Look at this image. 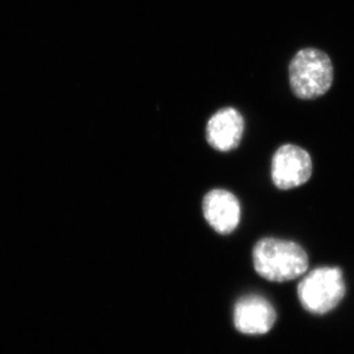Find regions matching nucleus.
<instances>
[{"label":"nucleus","mask_w":354,"mask_h":354,"mask_svg":"<svg viewBox=\"0 0 354 354\" xmlns=\"http://www.w3.org/2000/svg\"><path fill=\"white\" fill-rule=\"evenodd\" d=\"M252 261L258 275L277 283L298 279L308 268V256L301 245L275 237L254 244Z\"/></svg>","instance_id":"f257e3e1"},{"label":"nucleus","mask_w":354,"mask_h":354,"mask_svg":"<svg viewBox=\"0 0 354 354\" xmlns=\"http://www.w3.org/2000/svg\"><path fill=\"white\" fill-rule=\"evenodd\" d=\"M334 66L324 50L308 47L297 52L289 64V83L301 100H313L330 90Z\"/></svg>","instance_id":"f03ea898"},{"label":"nucleus","mask_w":354,"mask_h":354,"mask_svg":"<svg viewBox=\"0 0 354 354\" xmlns=\"http://www.w3.org/2000/svg\"><path fill=\"white\" fill-rule=\"evenodd\" d=\"M346 294L343 271L339 268H317L298 283V299L304 310L324 315L337 308Z\"/></svg>","instance_id":"7ed1b4c3"},{"label":"nucleus","mask_w":354,"mask_h":354,"mask_svg":"<svg viewBox=\"0 0 354 354\" xmlns=\"http://www.w3.org/2000/svg\"><path fill=\"white\" fill-rule=\"evenodd\" d=\"M312 171L311 155L296 145L281 146L272 158V181L282 191L299 187L308 183L312 177Z\"/></svg>","instance_id":"20e7f679"},{"label":"nucleus","mask_w":354,"mask_h":354,"mask_svg":"<svg viewBox=\"0 0 354 354\" xmlns=\"http://www.w3.org/2000/svg\"><path fill=\"white\" fill-rule=\"evenodd\" d=\"M234 327L245 335L268 334L274 327L277 312L266 298L259 295H247L235 304Z\"/></svg>","instance_id":"39448f33"},{"label":"nucleus","mask_w":354,"mask_h":354,"mask_svg":"<svg viewBox=\"0 0 354 354\" xmlns=\"http://www.w3.org/2000/svg\"><path fill=\"white\" fill-rule=\"evenodd\" d=\"M202 210L207 224L218 234H231L240 224V202L226 189H212L207 193L202 202Z\"/></svg>","instance_id":"423d86ee"},{"label":"nucleus","mask_w":354,"mask_h":354,"mask_svg":"<svg viewBox=\"0 0 354 354\" xmlns=\"http://www.w3.org/2000/svg\"><path fill=\"white\" fill-rule=\"evenodd\" d=\"M244 133V118L235 108L226 107L211 116L207 124V144L221 153L239 147Z\"/></svg>","instance_id":"0eeeda50"}]
</instances>
